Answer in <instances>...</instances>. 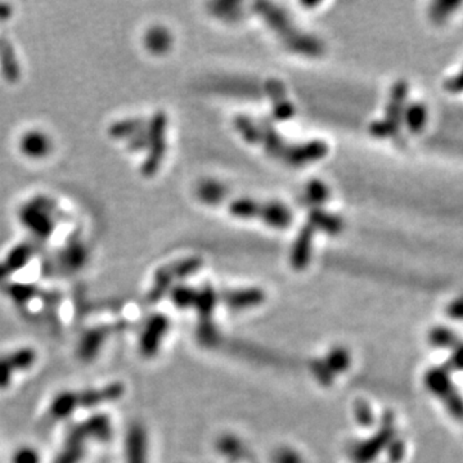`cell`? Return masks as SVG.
Masks as SVG:
<instances>
[{"instance_id":"6da1fadb","label":"cell","mask_w":463,"mask_h":463,"mask_svg":"<svg viewBox=\"0 0 463 463\" xmlns=\"http://www.w3.org/2000/svg\"><path fill=\"white\" fill-rule=\"evenodd\" d=\"M126 393L121 381H110L106 384L62 389L54 394L44 410L42 425L47 428L69 423L81 413L93 414L103 412L107 407L120 401Z\"/></svg>"},{"instance_id":"7a4b0ae2","label":"cell","mask_w":463,"mask_h":463,"mask_svg":"<svg viewBox=\"0 0 463 463\" xmlns=\"http://www.w3.org/2000/svg\"><path fill=\"white\" fill-rule=\"evenodd\" d=\"M114 435V421L106 411L72 421L52 463H84L94 448L111 443Z\"/></svg>"},{"instance_id":"3957f363","label":"cell","mask_w":463,"mask_h":463,"mask_svg":"<svg viewBox=\"0 0 463 463\" xmlns=\"http://www.w3.org/2000/svg\"><path fill=\"white\" fill-rule=\"evenodd\" d=\"M253 9L262 16V19L271 26V30L280 37L285 47L292 52L304 54L308 57H319L324 51L321 40L305 33H301L291 22L283 9L268 1H258Z\"/></svg>"},{"instance_id":"277c9868","label":"cell","mask_w":463,"mask_h":463,"mask_svg":"<svg viewBox=\"0 0 463 463\" xmlns=\"http://www.w3.org/2000/svg\"><path fill=\"white\" fill-rule=\"evenodd\" d=\"M39 351L30 345L0 351V393L8 392L19 377L30 373L39 362Z\"/></svg>"},{"instance_id":"5b68a950","label":"cell","mask_w":463,"mask_h":463,"mask_svg":"<svg viewBox=\"0 0 463 463\" xmlns=\"http://www.w3.org/2000/svg\"><path fill=\"white\" fill-rule=\"evenodd\" d=\"M229 212L241 219H262L271 227H289L292 223V212L280 202H259L250 199H239L230 202Z\"/></svg>"},{"instance_id":"8992f818","label":"cell","mask_w":463,"mask_h":463,"mask_svg":"<svg viewBox=\"0 0 463 463\" xmlns=\"http://www.w3.org/2000/svg\"><path fill=\"white\" fill-rule=\"evenodd\" d=\"M126 327L125 322H102L90 326L80 333L75 353L81 363H93L114 340L115 336Z\"/></svg>"},{"instance_id":"52a82bcc","label":"cell","mask_w":463,"mask_h":463,"mask_svg":"<svg viewBox=\"0 0 463 463\" xmlns=\"http://www.w3.org/2000/svg\"><path fill=\"white\" fill-rule=\"evenodd\" d=\"M405 96H407V85L404 81H399L398 84L394 85L392 90L386 119L382 121L371 124L369 126V131L373 137L386 138L398 131L402 120L403 106L405 102Z\"/></svg>"},{"instance_id":"ba28073f","label":"cell","mask_w":463,"mask_h":463,"mask_svg":"<svg viewBox=\"0 0 463 463\" xmlns=\"http://www.w3.org/2000/svg\"><path fill=\"white\" fill-rule=\"evenodd\" d=\"M124 463H149V439L146 430L138 423L126 431L123 448Z\"/></svg>"},{"instance_id":"9c48e42d","label":"cell","mask_w":463,"mask_h":463,"mask_svg":"<svg viewBox=\"0 0 463 463\" xmlns=\"http://www.w3.org/2000/svg\"><path fill=\"white\" fill-rule=\"evenodd\" d=\"M258 126H259V131H260L259 144H262V147L271 156L286 162L289 152H291V149H292V144L287 143L286 140L280 137V133L276 131L274 125L271 124L269 119H267V117L260 119V121L258 123Z\"/></svg>"},{"instance_id":"30bf717a","label":"cell","mask_w":463,"mask_h":463,"mask_svg":"<svg viewBox=\"0 0 463 463\" xmlns=\"http://www.w3.org/2000/svg\"><path fill=\"white\" fill-rule=\"evenodd\" d=\"M265 90L273 105V116L278 121H286L294 117L295 107L287 98L283 83L278 79H269L265 83Z\"/></svg>"},{"instance_id":"8fae6325","label":"cell","mask_w":463,"mask_h":463,"mask_svg":"<svg viewBox=\"0 0 463 463\" xmlns=\"http://www.w3.org/2000/svg\"><path fill=\"white\" fill-rule=\"evenodd\" d=\"M328 153V146L322 140H312L300 144H292L286 164L289 167H304L323 158Z\"/></svg>"},{"instance_id":"7c38bea8","label":"cell","mask_w":463,"mask_h":463,"mask_svg":"<svg viewBox=\"0 0 463 463\" xmlns=\"http://www.w3.org/2000/svg\"><path fill=\"white\" fill-rule=\"evenodd\" d=\"M315 230L317 229L314 226L306 221L297 235L296 241L294 244L292 253H291V264L296 271H303L310 260Z\"/></svg>"},{"instance_id":"4fadbf2b","label":"cell","mask_w":463,"mask_h":463,"mask_svg":"<svg viewBox=\"0 0 463 463\" xmlns=\"http://www.w3.org/2000/svg\"><path fill=\"white\" fill-rule=\"evenodd\" d=\"M167 331V321L162 317H153L146 324L140 335V349L143 355H153L161 344V337Z\"/></svg>"},{"instance_id":"5bb4252c","label":"cell","mask_w":463,"mask_h":463,"mask_svg":"<svg viewBox=\"0 0 463 463\" xmlns=\"http://www.w3.org/2000/svg\"><path fill=\"white\" fill-rule=\"evenodd\" d=\"M165 126H167V117L164 115H158L153 120V126H152V140H153V147L151 152V158L146 165V171L147 173H153L156 171L160 161L162 158V155L165 152V140H164V133H165Z\"/></svg>"},{"instance_id":"9a60e30c","label":"cell","mask_w":463,"mask_h":463,"mask_svg":"<svg viewBox=\"0 0 463 463\" xmlns=\"http://www.w3.org/2000/svg\"><path fill=\"white\" fill-rule=\"evenodd\" d=\"M308 221L326 233L336 235L342 230V220L339 217L322 210L321 208H312L308 214Z\"/></svg>"},{"instance_id":"2e32d148","label":"cell","mask_w":463,"mask_h":463,"mask_svg":"<svg viewBox=\"0 0 463 463\" xmlns=\"http://www.w3.org/2000/svg\"><path fill=\"white\" fill-rule=\"evenodd\" d=\"M235 128L242 135L244 140L251 144H258L260 140V131L258 123L253 121L251 117L245 115H238L235 119Z\"/></svg>"},{"instance_id":"e0dca14e","label":"cell","mask_w":463,"mask_h":463,"mask_svg":"<svg viewBox=\"0 0 463 463\" xmlns=\"http://www.w3.org/2000/svg\"><path fill=\"white\" fill-rule=\"evenodd\" d=\"M197 193L202 201L208 202V203H218L226 197L227 190L221 184L206 182L200 185Z\"/></svg>"},{"instance_id":"ac0fdd59","label":"cell","mask_w":463,"mask_h":463,"mask_svg":"<svg viewBox=\"0 0 463 463\" xmlns=\"http://www.w3.org/2000/svg\"><path fill=\"white\" fill-rule=\"evenodd\" d=\"M227 300L232 305H251L262 300V292L260 289H245L228 292Z\"/></svg>"},{"instance_id":"d6986e66","label":"cell","mask_w":463,"mask_h":463,"mask_svg":"<svg viewBox=\"0 0 463 463\" xmlns=\"http://www.w3.org/2000/svg\"><path fill=\"white\" fill-rule=\"evenodd\" d=\"M330 190L321 180H312L306 187V197L314 208H319L322 203L328 200Z\"/></svg>"},{"instance_id":"ffe728a7","label":"cell","mask_w":463,"mask_h":463,"mask_svg":"<svg viewBox=\"0 0 463 463\" xmlns=\"http://www.w3.org/2000/svg\"><path fill=\"white\" fill-rule=\"evenodd\" d=\"M40 452L33 446H19L10 455V463H42Z\"/></svg>"},{"instance_id":"44dd1931","label":"cell","mask_w":463,"mask_h":463,"mask_svg":"<svg viewBox=\"0 0 463 463\" xmlns=\"http://www.w3.org/2000/svg\"><path fill=\"white\" fill-rule=\"evenodd\" d=\"M147 42H149V49H152L156 53H164L169 49V47L171 44V39H170V35L167 34V30L155 28L147 36Z\"/></svg>"},{"instance_id":"7402d4cb","label":"cell","mask_w":463,"mask_h":463,"mask_svg":"<svg viewBox=\"0 0 463 463\" xmlns=\"http://www.w3.org/2000/svg\"><path fill=\"white\" fill-rule=\"evenodd\" d=\"M210 9L214 15L226 19H236L241 15L239 3L235 1H218V3L215 1L211 3Z\"/></svg>"},{"instance_id":"603a6c76","label":"cell","mask_w":463,"mask_h":463,"mask_svg":"<svg viewBox=\"0 0 463 463\" xmlns=\"http://www.w3.org/2000/svg\"><path fill=\"white\" fill-rule=\"evenodd\" d=\"M405 120H407V125L411 131H421L423 124H425V120H426V111H425L423 106H410L407 112H405Z\"/></svg>"},{"instance_id":"cb8c5ba5","label":"cell","mask_w":463,"mask_h":463,"mask_svg":"<svg viewBox=\"0 0 463 463\" xmlns=\"http://www.w3.org/2000/svg\"><path fill=\"white\" fill-rule=\"evenodd\" d=\"M452 363L455 368H463V346L455 348Z\"/></svg>"}]
</instances>
